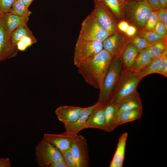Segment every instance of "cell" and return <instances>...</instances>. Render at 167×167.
Returning a JSON list of instances; mask_svg holds the SVG:
<instances>
[{"label": "cell", "mask_w": 167, "mask_h": 167, "mask_svg": "<svg viewBox=\"0 0 167 167\" xmlns=\"http://www.w3.org/2000/svg\"><path fill=\"white\" fill-rule=\"evenodd\" d=\"M113 57L103 49L91 61L78 68V71L86 83L100 90Z\"/></svg>", "instance_id": "cell-1"}, {"label": "cell", "mask_w": 167, "mask_h": 167, "mask_svg": "<svg viewBox=\"0 0 167 167\" xmlns=\"http://www.w3.org/2000/svg\"><path fill=\"white\" fill-rule=\"evenodd\" d=\"M126 69L121 56L113 57L105 77L101 89L100 90L97 102L101 106L108 104L121 76Z\"/></svg>", "instance_id": "cell-2"}, {"label": "cell", "mask_w": 167, "mask_h": 167, "mask_svg": "<svg viewBox=\"0 0 167 167\" xmlns=\"http://www.w3.org/2000/svg\"><path fill=\"white\" fill-rule=\"evenodd\" d=\"M142 79L138 72L125 69L108 104L116 105L124 98L136 92L138 85Z\"/></svg>", "instance_id": "cell-3"}, {"label": "cell", "mask_w": 167, "mask_h": 167, "mask_svg": "<svg viewBox=\"0 0 167 167\" xmlns=\"http://www.w3.org/2000/svg\"><path fill=\"white\" fill-rule=\"evenodd\" d=\"M103 49L102 42L85 40L79 35L74 54L73 63L77 68L92 59Z\"/></svg>", "instance_id": "cell-4"}, {"label": "cell", "mask_w": 167, "mask_h": 167, "mask_svg": "<svg viewBox=\"0 0 167 167\" xmlns=\"http://www.w3.org/2000/svg\"><path fill=\"white\" fill-rule=\"evenodd\" d=\"M111 35L100 26L93 10L83 21L79 35L85 40L102 42Z\"/></svg>", "instance_id": "cell-5"}, {"label": "cell", "mask_w": 167, "mask_h": 167, "mask_svg": "<svg viewBox=\"0 0 167 167\" xmlns=\"http://www.w3.org/2000/svg\"><path fill=\"white\" fill-rule=\"evenodd\" d=\"M35 156L40 167H52L56 163L63 160L61 151L43 139L36 147Z\"/></svg>", "instance_id": "cell-6"}, {"label": "cell", "mask_w": 167, "mask_h": 167, "mask_svg": "<svg viewBox=\"0 0 167 167\" xmlns=\"http://www.w3.org/2000/svg\"><path fill=\"white\" fill-rule=\"evenodd\" d=\"M124 11L136 24L143 28L153 10L146 1L131 0L125 3Z\"/></svg>", "instance_id": "cell-7"}, {"label": "cell", "mask_w": 167, "mask_h": 167, "mask_svg": "<svg viewBox=\"0 0 167 167\" xmlns=\"http://www.w3.org/2000/svg\"><path fill=\"white\" fill-rule=\"evenodd\" d=\"M93 10L100 26L112 34L117 31L118 23L116 17L102 0H94Z\"/></svg>", "instance_id": "cell-8"}, {"label": "cell", "mask_w": 167, "mask_h": 167, "mask_svg": "<svg viewBox=\"0 0 167 167\" xmlns=\"http://www.w3.org/2000/svg\"><path fill=\"white\" fill-rule=\"evenodd\" d=\"M70 149L78 167L89 166L88 145L84 136L78 134L74 135Z\"/></svg>", "instance_id": "cell-9"}, {"label": "cell", "mask_w": 167, "mask_h": 167, "mask_svg": "<svg viewBox=\"0 0 167 167\" xmlns=\"http://www.w3.org/2000/svg\"><path fill=\"white\" fill-rule=\"evenodd\" d=\"M18 50L3 25L0 13V62L15 56Z\"/></svg>", "instance_id": "cell-10"}, {"label": "cell", "mask_w": 167, "mask_h": 167, "mask_svg": "<svg viewBox=\"0 0 167 167\" xmlns=\"http://www.w3.org/2000/svg\"><path fill=\"white\" fill-rule=\"evenodd\" d=\"M129 42L121 33L117 31L106 38L102 44L103 49L113 57L121 56L124 48Z\"/></svg>", "instance_id": "cell-11"}, {"label": "cell", "mask_w": 167, "mask_h": 167, "mask_svg": "<svg viewBox=\"0 0 167 167\" xmlns=\"http://www.w3.org/2000/svg\"><path fill=\"white\" fill-rule=\"evenodd\" d=\"M96 102L94 105L87 107L83 108L79 117L75 122L64 125L66 129L63 133L64 134L73 136L77 135L81 131L84 125L87 120L92 111L99 105Z\"/></svg>", "instance_id": "cell-12"}, {"label": "cell", "mask_w": 167, "mask_h": 167, "mask_svg": "<svg viewBox=\"0 0 167 167\" xmlns=\"http://www.w3.org/2000/svg\"><path fill=\"white\" fill-rule=\"evenodd\" d=\"M83 108L79 107L61 105L56 109L55 113L58 120L65 125L76 122Z\"/></svg>", "instance_id": "cell-13"}, {"label": "cell", "mask_w": 167, "mask_h": 167, "mask_svg": "<svg viewBox=\"0 0 167 167\" xmlns=\"http://www.w3.org/2000/svg\"><path fill=\"white\" fill-rule=\"evenodd\" d=\"M105 106L98 105L91 113L81 130L88 128H94L105 131Z\"/></svg>", "instance_id": "cell-14"}, {"label": "cell", "mask_w": 167, "mask_h": 167, "mask_svg": "<svg viewBox=\"0 0 167 167\" xmlns=\"http://www.w3.org/2000/svg\"><path fill=\"white\" fill-rule=\"evenodd\" d=\"M73 136L63 133L59 134L45 133L43 139L62 152L70 148Z\"/></svg>", "instance_id": "cell-15"}, {"label": "cell", "mask_w": 167, "mask_h": 167, "mask_svg": "<svg viewBox=\"0 0 167 167\" xmlns=\"http://www.w3.org/2000/svg\"><path fill=\"white\" fill-rule=\"evenodd\" d=\"M119 114L116 105L109 104L105 106V131L111 132L119 126Z\"/></svg>", "instance_id": "cell-16"}, {"label": "cell", "mask_w": 167, "mask_h": 167, "mask_svg": "<svg viewBox=\"0 0 167 167\" xmlns=\"http://www.w3.org/2000/svg\"><path fill=\"white\" fill-rule=\"evenodd\" d=\"M3 25L10 36L13 31L21 25L26 24L29 18H25L9 12L0 13Z\"/></svg>", "instance_id": "cell-17"}, {"label": "cell", "mask_w": 167, "mask_h": 167, "mask_svg": "<svg viewBox=\"0 0 167 167\" xmlns=\"http://www.w3.org/2000/svg\"><path fill=\"white\" fill-rule=\"evenodd\" d=\"M128 135L127 133L125 132L119 137L116 149L111 161L110 167L123 166Z\"/></svg>", "instance_id": "cell-18"}, {"label": "cell", "mask_w": 167, "mask_h": 167, "mask_svg": "<svg viewBox=\"0 0 167 167\" xmlns=\"http://www.w3.org/2000/svg\"><path fill=\"white\" fill-rule=\"evenodd\" d=\"M116 105L119 113L128 110L142 108L141 99L137 91Z\"/></svg>", "instance_id": "cell-19"}, {"label": "cell", "mask_w": 167, "mask_h": 167, "mask_svg": "<svg viewBox=\"0 0 167 167\" xmlns=\"http://www.w3.org/2000/svg\"><path fill=\"white\" fill-rule=\"evenodd\" d=\"M139 52L136 48L130 42L126 45L121 57L126 69H131L132 68Z\"/></svg>", "instance_id": "cell-20"}, {"label": "cell", "mask_w": 167, "mask_h": 167, "mask_svg": "<svg viewBox=\"0 0 167 167\" xmlns=\"http://www.w3.org/2000/svg\"><path fill=\"white\" fill-rule=\"evenodd\" d=\"M152 60L147 48L143 49L139 52L131 69L135 72H138L148 66Z\"/></svg>", "instance_id": "cell-21"}, {"label": "cell", "mask_w": 167, "mask_h": 167, "mask_svg": "<svg viewBox=\"0 0 167 167\" xmlns=\"http://www.w3.org/2000/svg\"><path fill=\"white\" fill-rule=\"evenodd\" d=\"M143 113V108H139L127 110L120 113L119 126L140 118Z\"/></svg>", "instance_id": "cell-22"}, {"label": "cell", "mask_w": 167, "mask_h": 167, "mask_svg": "<svg viewBox=\"0 0 167 167\" xmlns=\"http://www.w3.org/2000/svg\"><path fill=\"white\" fill-rule=\"evenodd\" d=\"M25 36L35 37L27 24L21 25L16 28L11 33V39L13 44L16 46L17 43Z\"/></svg>", "instance_id": "cell-23"}, {"label": "cell", "mask_w": 167, "mask_h": 167, "mask_svg": "<svg viewBox=\"0 0 167 167\" xmlns=\"http://www.w3.org/2000/svg\"><path fill=\"white\" fill-rule=\"evenodd\" d=\"M167 55V49L161 55L153 60L148 66L138 72L143 79L147 75L154 73L165 57Z\"/></svg>", "instance_id": "cell-24"}, {"label": "cell", "mask_w": 167, "mask_h": 167, "mask_svg": "<svg viewBox=\"0 0 167 167\" xmlns=\"http://www.w3.org/2000/svg\"><path fill=\"white\" fill-rule=\"evenodd\" d=\"M147 49L150 57L153 60L162 54L167 49L166 41L164 40L155 42Z\"/></svg>", "instance_id": "cell-25"}, {"label": "cell", "mask_w": 167, "mask_h": 167, "mask_svg": "<svg viewBox=\"0 0 167 167\" xmlns=\"http://www.w3.org/2000/svg\"><path fill=\"white\" fill-rule=\"evenodd\" d=\"M8 12L25 18H29L32 13L22 0H15Z\"/></svg>", "instance_id": "cell-26"}, {"label": "cell", "mask_w": 167, "mask_h": 167, "mask_svg": "<svg viewBox=\"0 0 167 167\" xmlns=\"http://www.w3.org/2000/svg\"><path fill=\"white\" fill-rule=\"evenodd\" d=\"M116 18L122 19L124 13V4L121 0H102Z\"/></svg>", "instance_id": "cell-27"}, {"label": "cell", "mask_w": 167, "mask_h": 167, "mask_svg": "<svg viewBox=\"0 0 167 167\" xmlns=\"http://www.w3.org/2000/svg\"><path fill=\"white\" fill-rule=\"evenodd\" d=\"M37 41L35 37L25 36L17 43L16 46L18 50L24 51L28 47L36 43Z\"/></svg>", "instance_id": "cell-28"}, {"label": "cell", "mask_w": 167, "mask_h": 167, "mask_svg": "<svg viewBox=\"0 0 167 167\" xmlns=\"http://www.w3.org/2000/svg\"><path fill=\"white\" fill-rule=\"evenodd\" d=\"M134 45L139 51L147 48L153 43H151L145 39L140 36L133 38L129 42Z\"/></svg>", "instance_id": "cell-29"}, {"label": "cell", "mask_w": 167, "mask_h": 167, "mask_svg": "<svg viewBox=\"0 0 167 167\" xmlns=\"http://www.w3.org/2000/svg\"><path fill=\"white\" fill-rule=\"evenodd\" d=\"M139 33L140 36L144 38L151 43L166 40L157 34L153 31L144 30L140 32Z\"/></svg>", "instance_id": "cell-30"}, {"label": "cell", "mask_w": 167, "mask_h": 167, "mask_svg": "<svg viewBox=\"0 0 167 167\" xmlns=\"http://www.w3.org/2000/svg\"><path fill=\"white\" fill-rule=\"evenodd\" d=\"M159 19L156 11H153L145 23V30L153 31Z\"/></svg>", "instance_id": "cell-31"}, {"label": "cell", "mask_w": 167, "mask_h": 167, "mask_svg": "<svg viewBox=\"0 0 167 167\" xmlns=\"http://www.w3.org/2000/svg\"><path fill=\"white\" fill-rule=\"evenodd\" d=\"M61 153L67 167H78L70 148Z\"/></svg>", "instance_id": "cell-32"}, {"label": "cell", "mask_w": 167, "mask_h": 167, "mask_svg": "<svg viewBox=\"0 0 167 167\" xmlns=\"http://www.w3.org/2000/svg\"><path fill=\"white\" fill-rule=\"evenodd\" d=\"M167 30L164 24L159 19L153 31L160 36L166 39Z\"/></svg>", "instance_id": "cell-33"}, {"label": "cell", "mask_w": 167, "mask_h": 167, "mask_svg": "<svg viewBox=\"0 0 167 167\" xmlns=\"http://www.w3.org/2000/svg\"><path fill=\"white\" fill-rule=\"evenodd\" d=\"M154 73H157L167 77V55L164 58Z\"/></svg>", "instance_id": "cell-34"}, {"label": "cell", "mask_w": 167, "mask_h": 167, "mask_svg": "<svg viewBox=\"0 0 167 167\" xmlns=\"http://www.w3.org/2000/svg\"><path fill=\"white\" fill-rule=\"evenodd\" d=\"M15 0H0V13L8 12Z\"/></svg>", "instance_id": "cell-35"}, {"label": "cell", "mask_w": 167, "mask_h": 167, "mask_svg": "<svg viewBox=\"0 0 167 167\" xmlns=\"http://www.w3.org/2000/svg\"><path fill=\"white\" fill-rule=\"evenodd\" d=\"M159 19L163 23L167 29V8L161 7L156 11Z\"/></svg>", "instance_id": "cell-36"}, {"label": "cell", "mask_w": 167, "mask_h": 167, "mask_svg": "<svg viewBox=\"0 0 167 167\" xmlns=\"http://www.w3.org/2000/svg\"><path fill=\"white\" fill-rule=\"evenodd\" d=\"M147 2L153 11H157L161 7L159 0H147Z\"/></svg>", "instance_id": "cell-37"}, {"label": "cell", "mask_w": 167, "mask_h": 167, "mask_svg": "<svg viewBox=\"0 0 167 167\" xmlns=\"http://www.w3.org/2000/svg\"><path fill=\"white\" fill-rule=\"evenodd\" d=\"M129 25L126 21H121L118 24L117 28L122 32L125 33Z\"/></svg>", "instance_id": "cell-38"}, {"label": "cell", "mask_w": 167, "mask_h": 167, "mask_svg": "<svg viewBox=\"0 0 167 167\" xmlns=\"http://www.w3.org/2000/svg\"><path fill=\"white\" fill-rule=\"evenodd\" d=\"M11 162L8 158L0 159V167H10Z\"/></svg>", "instance_id": "cell-39"}, {"label": "cell", "mask_w": 167, "mask_h": 167, "mask_svg": "<svg viewBox=\"0 0 167 167\" xmlns=\"http://www.w3.org/2000/svg\"><path fill=\"white\" fill-rule=\"evenodd\" d=\"M136 32V29L134 27L129 25L127 31L125 33L129 36H132L134 35Z\"/></svg>", "instance_id": "cell-40"}, {"label": "cell", "mask_w": 167, "mask_h": 167, "mask_svg": "<svg viewBox=\"0 0 167 167\" xmlns=\"http://www.w3.org/2000/svg\"><path fill=\"white\" fill-rule=\"evenodd\" d=\"M52 167H67L63 160L55 163Z\"/></svg>", "instance_id": "cell-41"}, {"label": "cell", "mask_w": 167, "mask_h": 167, "mask_svg": "<svg viewBox=\"0 0 167 167\" xmlns=\"http://www.w3.org/2000/svg\"><path fill=\"white\" fill-rule=\"evenodd\" d=\"M161 6L167 8V0H159Z\"/></svg>", "instance_id": "cell-42"}, {"label": "cell", "mask_w": 167, "mask_h": 167, "mask_svg": "<svg viewBox=\"0 0 167 167\" xmlns=\"http://www.w3.org/2000/svg\"><path fill=\"white\" fill-rule=\"evenodd\" d=\"M26 6L28 8L33 0H22Z\"/></svg>", "instance_id": "cell-43"}, {"label": "cell", "mask_w": 167, "mask_h": 167, "mask_svg": "<svg viewBox=\"0 0 167 167\" xmlns=\"http://www.w3.org/2000/svg\"><path fill=\"white\" fill-rule=\"evenodd\" d=\"M122 2L125 4V3L127 1V0H121Z\"/></svg>", "instance_id": "cell-44"}, {"label": "cell", "mask_w": 167, "mask_h": 167, "mask_svg": "<svg viewBox=\"0 0 167 167\" xmlns=\"http://www.w3.org/2000/svg\"><path fill=\"white\" fill-rule=\"evenodd\" d=\"M133 0V1H143L147 2V0Z\"/></svg>", "instance_id": "cell-45"}]
</instances>
